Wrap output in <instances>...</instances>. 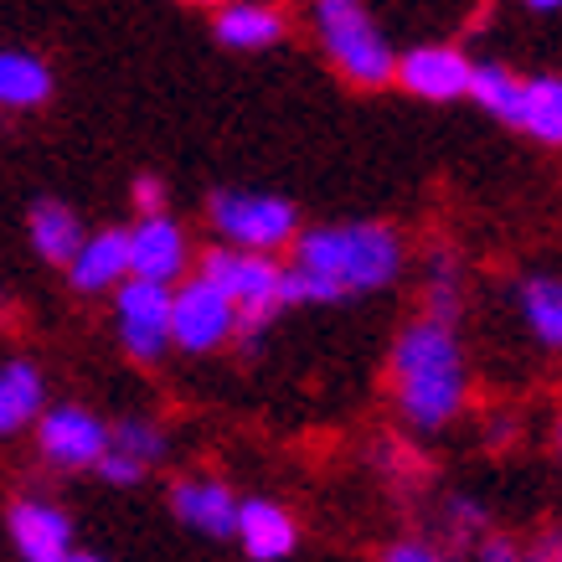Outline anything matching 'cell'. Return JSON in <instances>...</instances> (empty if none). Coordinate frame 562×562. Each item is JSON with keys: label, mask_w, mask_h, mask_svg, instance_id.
Instances as JSON below:
<instances>
[{"label": "cell", "mask_w": 562, "mask_h": 562, "mask_svg": "<svg viewBox=\"0 0 562 562\" xmlns=\"http://www.w3.org/2000/svg\"><path fill=\"white\" fill-rule=\"evenodd\" d=\"M403 273V238L387 222H336L294 238L284 305H336L346 294L387 290Z\"/></svg>", "instance_id": "cell-1"}, {"label": "cell", "mask_w": 562, "mask_h": 562, "mask_svg": "<svg viewBox=\"0 0 562 562\" xmlns=\"http://www.w3.org/2000/svg\"><path fill=\"white\" fill-rule=\"evenodd\" d=\"M397 413L413 428H443L464 408V351L454 325L413 321L392 346Z\"/></svg>", "instance_id": "cell-2"}, {"label": "cell", "mask_w": 562, "mask_h": 562, "mask_svg": "<svg viewBox=\"0 0 562 562\" xmlns=\"http://www.w3.org/2000/svg\"><path fill=\"white\" fill-rule=\"evenodd\" d=\"M315 32H321L325 52H330V63L361 88H382L397 72V52L382 32H376V21L351 5V0H321L315 5Z\"/></svg>", "instance_id": "cell-3"}, {"label": "cell", "mask_w": 562, "mask_h": 562, "mask_svg": "<svg viewBox=\"0 0 562 562\" xmlns=\"http://www.w3.org/2000/svg\"><path fill=\"white\" fill-rule=\"evenodd\" d=\"M202 279L217 284L227 294V305L238 310L243 336H258L279 315V305H284V269L273 258L238 254V248H212L202 258Z\"/></svg>", "instance_id": "cell-4"}, {"label": "cell", "mask_w": 562, "mask_h": 562, "mask_svg": "<svg viewBox=\"0 0 562 562\" xmlns=\"http://www.w3.org/2000/svg\"><path fill=\"white\" fill-rule=\"evenodd\" d=\"M212 222L238 254L258 258H269L273 248H284L294 238V206L284 196H263V191H217Z\"/></svg>", "instance_id": "cell-5"}, {"label": "cell", "mask_w": 562, "mask_h": 562, "mask_svg": "<svg viewBox=\"0 0 562 562\" xmlns=\"http://www.w3.org/2000/svg\"><path fill=\"white\" fill-rule=\"evenodd\" d=\"M238 330V310L206 279H191L171 294V341L181 351H217Z\"/></svg>", "instance_id": "cell-6"}, {"label": "cell", "mask_w": 562, "mask_h": 562, "mask_svg": "<svg viewBox=\"0 0 562 562\" xmlns=\"http://www.w3.org/2000/svg\"><path fill=\"white\" fill-rule=\"evenodd\" d=\"M397 83L408 88L413 99L424 103H449V99H470V78H475V63L464 57L460 47L449 42H424L397 57Z\"/></svg>", "instance_id": "cell-7"}, {"label": "cell", "mask_w": 562, "mask_h": 562, "mask_svg": "<svg viewBox=\"0 0 562 562\" xmlns=\"http://www.w3.org/2000/svg\"><path fill=\"white\" fill-rule=\"evenodd\" d=\"M114 305H120V336L130 346V357L155 361L171 346V290L166 284L124 279Z\"/></svg>", "instance_id": "cell-8"}, {"label": "cell", "mask_w": 562, "mask_h": 562, "mask_svg": "<svg viewBox=\"0 0 562 562\" xmlns=\"http://www.w3.org/2000/svg\"><path fill=\"white\" fill-rule=\"evenodd\" d=\"M42 454L57 464H99L109 454V428L93 418L88 408H52L42 413Z\"/></svg>", "instance_id": "cell-9"}, {"label": "cell", "mask_w": 562, "mask_h": 562, "mask_svg": "<svg viewBox=\"0 0 562 562\" xmlns=\"http://www.w3.org/2000/svg\"><path fill=\"white\" fill-rule=\"evenodd\" d=\"M187 269V238L166 212L160 217H145L130 233V279H145V284H166Z\"/></svg>", "instance_id": "cell-10"}, {"label": "cell", "mask_w": 562, "mask_h": 562, "mask_svg": "<svg viewBox=\"0 0 562 562\" xmlns=\"http://www.w3.org/2000/svg\"><path fill=\"white\" fill-rule=\"evenodd\" d=\"M11 542L26 562H68L72 521L47 501H16L11 506Z\"/></svg>", "instance_id": "cell-11"}, {"label": "cell", "mask_w": 562, "mask_h": 562, "mask_svg": "<svg viewBox=\"0 0 562 562\" xmlns=\"http://www.w3.org/2000/svg\"><path fill=\"white\" fill-rule=\"evenodd\" d=\"M243 542V552L254 562H279L290 558L294 542H300V531H294V516L279 506V501H238V531H233Z\"/></svg>", "instance_id": "cell-12"}, {"label": "cell", "mask_w": 562, "mask_h": 562, "mask_svg": "<svg viewBox=\"0 0 562 562\" xmlns=\"http://www.w3.org/2000/svg\"><path fill=\"white\" fill-rule=\"evenodd\" d=\"M68 273H72V290H83V294L124 284V279H130V233L109 227V233L83 238V254L68 263Z\"/></svg>", "instance_id": "cell-13"}, {"label": "cell", "mask_w": 562, "mask_h": 562, "mask_svg": "<svg viewBox=\"0 0 562 562\" xmlns=\"http://www.w3.org/2000/svg\"><path fill=\"white\" fill-rule=\"evenodd\" d=\"M171 506L187 527L206 531V537H233L238 531V501L217 480H181L171 491Z\"/></svg>", "instance_id": "cell-14"}, {"label": "cell", "mask_w": 562, "mask_h": 562, "mask_svg": "<svg viewBox=\"0 0 562 562\" xmlns=\"http://www.w3.org/2000/svg\"><path fill=\"white\" fill-rule=\"evenodd\" d=\"M516 305H521V321L547 351H562V279L552 273H531L516 284Z\"/></svg>", "instance_id": "cell-15"}, {"label": "cell", "mask_w": 562, "mask_h": 562, "mask_svg": "<svg viewBox=\"0 0 562 562\" xmlns=\"http://www.w3.org/2000/svg\"><path fill=\"white\" fill-rule=\"evenodd\" d=\"M32 243L47 263H72L83 254V222L63 202H36L32 206Z\"/></svg>", "instance_id": "cell-16"}, {"label": "cell", "mask_w": 562, "mask_h": 562, "mask_svg": "<svg viewBox=\"0 0 562 562\" xmlns=\"http://www.w3.org/2000/svg\"><path fill=\"white\" fill-rule=\"evenodd\" d=\"M212 26H217L222 47H238V52L273 47V42L284 36V16H279L273 5H222Z\"/></svg>", "instance_id": "cell-17"}, {"label": "cell", "mask_w": 562, "mask_h": 562, "mask_svg": "<svg viewBox=\"0 0 562 562\" xmlns=\"http://www.w3.org/2000/svg\"><path fill=\"white\" fill-rule=\"evenodd\" d=\"M470 99H475L485 114H495L501 124H516V130H521V109H527V78H516V72L501 68V63H475Z\"/></svg>", "instance_id": "cell-18"}, {"label": "cell", "mask_w": 562, "mask_h": 562, "mask_svg": "<svg viewBox=\"0 0 562 562\" xmlns=\"http://www.w3.org/2000/svg\"><path fill=\"white\" fill-rule=\"evenodd\" d=\"M52 99V72L32 52H0V109H36Z\"/></svg>", "instance_id": "cell-19"}, {"label": "cell", "mask_w": 562, "mask_h": 562, "mask_svg": "<svg viewBox=\"0 0 562 562\" xmlns=\"http://www.w3.org/2000/svg\"><path fill=\"white\" fill-rule=\"evenodd\" d=\"M42 413V372L32 361H5L0 367V434H16Z\"/></svg>", "instance_id": "cell-20"}, {"label": "cell", "mask_w": 562, "mask_h": 562, "mask_svg": "<svg viewBox=\"0 0 562 562\" xmlns=\"http://www.w3.org/2000/svg\"><path fill=\"white\" fill-rule=\"evenodd\" d=\"M521 130L542 145H562V78L537 72L527 78V109H521Z\"/></svg>", "instance_id": "cell-21"}, {"label": "cell", "mask_w": 562, "mask_h": 562, "mask_svg": "<svg viewBox=\"0 0 562 562\" xmlns=\"http://www.w3.org/2000/svg\"><path fill=\"white\" fill-rule=\"evenodd\" d=\"M424 305H428L424 321H439V325H454V315H460V269H454L449 254H434V263H428Z\"/></svg>", "instance_id": "cell-22"}, {"label": "cell", "mask_w": 562, "mask_h": 562, "mask_svg": "<svg viewBox=\"0 0 562 562\" xmlns=\"http://www.w3.org/2000/svg\"><path fill=\"white\" fill-rule=\"evenodd\" d=\"M109 449L124 454V460H135L139 470H145V464H155L160 454H166V434H160L150 418H124V424L109 428Z\"/></svg>", "instance_id": "cell-23"}, {"label": "cell", "mask_w": 562, "mask_h": 562, "mask_svg": "<svg viewBox=\"0 0 562 562\" xmlns=\"http://www.w3.org/2000/svg\"><path fill=\"white\" fill-rule=\"evenodd\" d=\"M382 562H449V558L428 542H392L387 552H382Z\"/></svg>", "instance_id": "cell-24"}, {"label": "cell", "mask_w": 562, "mask_h": 562, "mask_svg": "<svg viewBox=\"0 0 562 562\" xmlns=\"http://www.w3.org/2000/svg\"><path fill=\"white\" fill-rule=\"evenodd\" d=\"M449 521H454V531H460V537H475L480 527H485V512H480L475 501H449Z\"/></svg>", "instance_id": "cell-25"}, {"label": "cell", "mask_w": 562, "mask_h": 562, "mask_svg": "<svg viewBox=\"0 0 562 562\" xmlns=\"http://www.w3.org/2000/svg\"><path fill=\"white\" fill-rule=\"evenodd\" d=\"M99 475H103V480H114V485H135V480L145 475V470H139L135 460H124V454H114V449H109V454L99 460Z\"/></svg>", "instance_id": "cell-26"}, {"label": "cell", "mask_w": 562, "mask_h": 562, "mask_svg": "<svg viewBox=\"0 0 562 562\" xmlns=\"http://www.w3.org/2000/svg\"><path fill=\"white\" fill-rule=\"evenodd\" d=\"M135 206L145 217H160V206H166V187L155 181V176H139L135 181Z\"/></svg>", "instance_id": "cell-27"}, {"label": "cell", "mask_w": 562, "mask_h": 562, "mask_svg": "<svg viewBox=\"0 0 562 562\" xmlns=\"http://www.w3.org/2000/svg\"><path fill=\"white\" fill-rule=\"evenodd\" d=\"M480 562H521V552L512 542H485L480 547Z\"/></svg>", "instance_id": "cell-28"}, {"label": "cell", "mask_w": 562, "mask_h": 562, "mask_svg": "<svg viewBox=\"0 0 562 562\" xmlns=\"http://www.w3.org/2000/svg\"><path fill=\"white\" fill-rule=\"evenodd\" d=\"M527 562H562V537H547V542L537 547Z\"/></svg>", "instance_id": "cell-29"}, {"label": "cell", "mask_w": 562, "mask_h": 562, "mask_svg": "<svg viewBox=\"0 0 562 562\" xmlns=\"http://www.w3.org/2000/svg\"><path fill=\"white\" fill-rule=\"evenodd\" d=\"M68 562H103V558H93V552H72Z\"/></svg>", "instance_id": "cell-30"}]
</instances>
